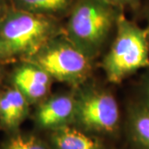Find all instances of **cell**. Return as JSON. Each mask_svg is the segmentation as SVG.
Listing matches in <instances>:
<instances>
[{
  "mask_svg": "<svg viewBox=\"0 0 149 149\" xmlns=\"http://www.w3.org/2000/svg\"><path fill=\"white\" fill-rule=\"evenodd\" d=\"M103 0H76L65 28V35L91 59L102 50L123 12Z\"/></svg>",
  "mask_w": 149,
  "mask_h": 149,
  "instance_id": "6da1fadb",
  "label": "cell"
},
{
  "mask_svg": "<svg viewBox=\"0 0 149 149\" xmlns=\"http://www.w3.org/2000/svg\"><path fill=\"white\" fill-rule=\"evenodd\" d=\"M65 33L58 18L11 8L0 19V42L10 57H32L50 41Z\"/></svg>",
  "mask_w": 149,
  "mask_h": 149,
  "instance_id": "7a4b0ae2",
  "label": "cell"
},
{
  "mask_svg": "<svg viewBox=\"0 0 149 149\" xmlns=\"http://www.w3.org/2000/svg\"><path fill=\"white\" fill-rule=\"evenodd\" d=\"M102 65L108 80L113 84H120L139 70L149 67L147 30L127 18L123 12L118 18L115 37Z\"/></svg>",
  "mask_w": 149,
  "mask_h": 149,
  "instance_id": "3957f363",
  "label": "cell"
},
{
  "mask_svg": "<svg viewBox=\"0 0 149 149\" xmlns=\"http://www.w3.org/2000/svg\"><path fill=\"white\" fill-rule=\"evenodd\" d=\"M45 70L52 79L70 85L85 81L91 71V58L61 35L45 45L27 60Z\"/></svg>",
  "mask_w": 149,
  "mask_h": 149,
  "instance_id": "277c9868",
  "label": "cell"
},
{
  "mask_svg": "<svg viewBox=\"0 0 149 149\" xmlns=\"http://www.w3.org/2000/svg\"><path fill=\"white\" fill-rule=\"evenodd\" d=\"M119 122V107L110 93L90 88L75 97L74 123L83 131L111 134L117 131Z\"/></svg>",
  "mask_w": 149,
  "mask_h": 149,
  "instance_id": "5b68a950",
  "label": "cell"
},
{
  "mask_svg": "<svg viewBox=\"0 0 149 149\" xmlns=\"http://www.w3.org/2000/svg\"><path fill=\"white\" fill-rule=\"evenodd\" d=\"M75 97L58 95L48 98L38 106L35 119L42 128L55 130L74 123Z\"/></svg>",
  "mask_w": 149,
  "mask_h": 149,
  "instance_id": "8992f818",
  "label": "cell"
},
{
  "mask_svg": "<svg viewBox=\"0 0 149 149\" xmlns=\"http://www.w3.org/2000/svg\"><path fill=\"white\" fill-rule=\"evenodd\" d=\"M52 78L36 64L27 61L18 66L12 75L13 87L29 103L40 101L47 95Z\"/></svg>",
  "mask_w": 149,
  "mask_h": 149,
  "instance_id": "52a82bcc",
  "label": "cell"
},
{
  "mask_svg": "<svg viewBox=\"0 0 149 149\" xmlns=\"http://www.w3.org/2000/svg\"><path fill=\"white\" fill-rule=\"evenodd\" d=\"M51 142L54 149H104L100 139L70 125L52 130Z\"/></svg>",
  "mask_w": 149,
  "mask_h": 149,
  "instance_id": "ba28073f",
  "label": "cell"
},
{
  "mask_svg": "<svg viewBox=\"0 0 149 149\" xmlns=\"http://www.w3.org/2000/svg\"><path fill=\"white\" fill-rule=\"evenodd\" d=\"M29 102L21 92L13 87L0 96V121L8 129H15L28 113Z\"/></svg>",
  "mask_w": 149,
  "mask_h": 149,
  "instance_id": "9c48e42d",
  "label": "cell"
},
{
  "mask_svg": "<svg viewBox=\"0 0 149 149\" xmlns=\"http://www.w3.org/2000/svg\"><path fill=\"white\" fill-rule=\"evenodd\" d=\"M128 130L136 148L149 149V108L141 101L129 108Z\"/></svg>",
  "mask_w": 149,
  "mask_h": 149,
  "instance_id": "30bf717a",
  "label": "cell"
},
{
  "mask_svg": "<svg viewBox=\"0 0 149 149\" xmlns=\"http://www.w3.org/2000/svg\"><path fill=\"white\" fill-rule=\"evenodd\" d=\"M13 8L35 14L58 18L69 14L76 0H10Z\"/></svg>",
  "mask_w": 149,
  "mask_h": 149,
  "instance_id": "8fae6325",
  "label": "cell"
},
{
  "mask_svg": "<svg viewBox=\"0 0 149 149\" xmlns=\"http://www.w3.org/2000/svg\"><path fill=\"white\" fill-rule=\"evenodd\" d=\"M3 149H49L42 139L32 134H16L7 141Z\"/></svg>",
  "mask_w": 149,
  "mask_h": 149,
  "instance_id": "7c38bea8",
  "label": "cell"
},
{
  "mask_svg": "<svg viewBox=\"0 0 149 149\" xmlns=\"http://www.w3.org/2000/svg\"><path fill=\"white\" fill-rule=\"evenodd\" d=\"M103 1L114 7H117L120 9H123L126 7L133 8L138 6L142 0H103Z\"/></svg>",
  "mask_w": 149,
  "mask_h": 149,
  "instance_id": "4fadbf2b",
  "label": "cell"
},
{
  "mask_svg": "<svg viewBox=\"0 0 149 149\" xmlns=\"http://www.w3.org/2000/svg\"><path fill=\"white\" fill-rule=\"evenodd\" d=\"M141 93H142L141 102L149 108V73L146 74V76L142 81Z\"/></svg>",
  "mask_w": 149,
  "mask_h": 149,
  "instance_id": "5bb4252c",
  "label": "cell"
},
{
  "mask_svg": "<svg viewBox=\"0 0 149 149\" xmlns=\"http://www.w3.org/2000/svg\"><path fill=\"white\" fill-rule=\"evenodd\" d=\"M12 8L10 0H0V19Z\"/></svg>",
  "mask_w": 149,
  "mask_h": 149,
  "instance_id": "9a60e30c",
  "label": "cell"
},
{
  "mask_svg": "<svg viewBox=\"0 0 149 149\" xmlns=\"http://www.w3.org/2000/svg\"><path fill=\"white\" fill-rule=\"evenodd\" d=\"M8 58H11V57L6 49L5 46L0 42V60H5Z\"/></svg>",
  "mask_w": 149,
  "mask_h": 149,
  "instance_id": "2e32d148",
  "label": "cell"
},
{
  "mask_svg": "<svg viewBox=\"0 0 149 149\" xmlns=\"http://www.w3.org/2000/svg\"><path fill=\"white\" fill-rule=\"evenodd\" d=\"M146 18H147V22H148V26L146 27V30H147V33H148V39L149 42V6L146 11Z\"/></svg>",
  "mask_w": 149,
  "mask_h": 149,
  "instance_id": "e0dca14e",
  "label": "cell"
}]
</instances>
